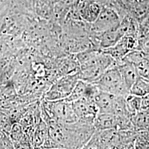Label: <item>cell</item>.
I'll use <instances>...</instances> for the list:
<instances>
[{
    "label": "cell",
    "mask_w": 149,
    "mask_h": 149,
    "mask_svg": "<svg viewBox=\"0 0 149 149\" xmlns=\"http://www.w3.org/2000/svg\"><path fill=\"white\" fill-rule=\"evenodd\" d=\"M93 84L100 90L115 96L125 98L130 93V90L125 85L116 63L107 70Z\"/></svg>",
    "instance_id": "cell-1"
},
{
    "label": "cell",
    "mask_w": 149,
    "mask_h": 149,
    "mask_svg": "<svg viewBox=\"0 0 149 149\" xmlns=\"http://www.w3.org/2000/svg\"><path fill=\"white\" fill-rule=\"evenodd\" d=\"M79 80V72L63 76L56 81L47 92L45 100L53 101L66 98L69 96Z\"/></svg>",
    "instance_id": "cell-2"
},
{
    "label": "cell",
    "mask_w": 149,
    "mask_h": 149,
    "mask_svg": "<svg viewBox=\"0 0 149 149\" xmlns=\"http://www.w3.org/2000/svg\"><path fill=\"white\" fill-rule=\"evenodd\" d=\"M117 10L114 8L102 6L96 21L91 24L90 32H102L117 27L122 20Z\"/></svg>",
    "instance_id": "cell-3"
},
{
    "label": "cell",
    "mask_w": 149,
    "mask_h": 149,
    "mask_svg": "<svg viewBox=\"0 0 149 149\" xmlns=\"http://www.w3.org/2000/svg\"><path fill=\"white\" fill-rule=\"evenodd\" d=\"M74 113L79 119H84L94 122L98 109L93 100L82 97L71 102Z\"/></svg>",
    "instance_id": "cell-4"
},
{
    "label": "cell",
    "mask_w": 149,
    "mask_h": 149,
    "mask_svg": "<svg viewBox=\"0 0 149 149\" xmlns=\"http://www.w3.org/2000/svg\"><path fill=\"white\" fill-rule=\"evenodd\" d=\"M102 7L96 0H81L77 6V11L83 21L91 24L99 16Z\"/></svg>",
    "instance_id": "cell-5"
},
{
    "label": "cell",
    "mask_w": 149,
    "mask_h": 149,
    "mask_svg": "<svg viewBox=\"0 0 149 149\" xmlns=\"http://www.w3.org/2000/svg\"><path fill=\"white\" fill-rule=\"evenodd\" d=\"M116 97L100 90L98 91L94 98L98 113L114 114Z\"/></svg>",
    "instance_id": "cell-6"
},
{
    "label": "cell",
    "mask_w": 149,
    "mask_h": 149,
    "mask_svg": "<svg viewBox=\"0 0 149 149\" xmlns=\"http://www.w3.org/2000/svg\"><path fill=\"white\" fill-rule=\"evenodd\" d=\"M116 64L125 85L130 90L134 83L139 77L136 67L133 64L123 60L116 62Z\"/></svg>",
    "instance_id": "cell-7"
},
{
    "label": "cell",
    "mask_w": 149,
    "mask_h": 149,
    "mask_svg": "<svg viewBox=\"0 0 149 149\" xmlns=\"http://www.w3.org/2000/svg\"><path fill=\"white\" fill-rule=\"evenodd\" d=\"M96 130L117 129V116L112 113H98L93 122Z\"/></svg>",
    "instance_id": "cell-8"
},
{
    "label": "cell",
    "mask_w": 149,
    "mask_h": 149,
    "mask_svg": "<svg viewBox=\"0 0 149 149\" xmlns=\"http://www.w3.org/2000/svg\"><path fill=\"white\" fill-rule=\"evenodd\" d=\"M134 128L136 131L149 130V113L146 110H140L131 118Z\"/></svg>",
    "instance_id": "cell-9"
},
{
    "label": "cell",
    "mask_w": 149,
    "mask_h": 149,
    "mask_svg": "<svg viewBox=\"0 0 149 149\" xmlns=\"http://www.w3.org/2000/svg\"><path fill=\"white\" fill-rule=\"evenodd\" d=\"M130 93L141 97L149 94V79L139 76L131 87Z\"/></svg>",
    "instance_id": "cell-10"
},
{
    "label": "cell",
    "mask_w": 149,
    "mask_h": 149,
    "mask_svg": "<svg viewBox=\"0 0 149 149\" xmlns=\"http://www.w3.org/2000/svg\"><path fill=\"white\" fill-rule=\"evenodd\" d=\"M88 82L82 80H79L74 86L69 96L65 98V101L69 102L76 101L82 97H85L87 93Z\"/></svg>",
    "instance_id": "cell-11"
},
{
    "label": "cell",
    "mask_w": 149,
    "mask_h": 149,
    "mask_svg": "<svg viewBox=\"0 0 149 149\" xmlns=\"http://www.w3.org/2000/svg\"><path fill=\"white\" fill-rule=\"evenodd\" d=\"M48 136V128L44 122H40L33 136V142L35 147L43 145Z\"/></svg>",
    "instance_id": "cell-12"
},
{
    "label": "cell",
    "mask_w": 149,
    "mask_h": 149,
    "mask_svg": "<svg viewBox=\"0 0 149 149\" xmlns=\"http://www.w3.org/2000/svg\"><path fill=\"white\" fill-rule=\"evenodd\" d=\"M125 101L128 109L132 116L141 110V97L129 93L125 97Z\"/></svg>",
    "instance_id": "cell-13"
},
{
    "label": "cell",
    "mask_w": 149,
    "mask_h": 149,
    "mask_svg": "<svg viewBox=\"0 0 149 149\" xmlns=\"http://www.w3.org/2000/svg\"><path fill=\"white\" fill-rule=\"evenodd\" d=\"M149 149V130L137 131L134 149Z\"/></svg>",
    "instance_id": "cell-14"
},
{
    "label": "cell",
    "mask_w": 149,
    "mask_h": 149,
    "mask_svg": "<svg viewBox=\"0 0 149 149\" xmlns=\"http://www.w3.org/2000/svg\"><path fill=\"white\" fill-rule=\"evenodd\" d=\"M13 123L7 113L0 110V126L3 132L9 135Z\"/></svg>",
    "instance_id": "cell-15"
},
{
    "label": "cell",
    "mask_w": 149,
    "mask_h": 149,
    "mask_svg": "<svg viewBox=\"0 0 149 149\" xmlns=\"http://www.w3.org/2000/svg\"><path fill=\"white\" fill-rule=\"evenodd\" d=\"M139 76L149 79V59L145 58L135 65Z\"/></svg>",
    "instance_id": "cell-16"
},
{
    "label": "cell",
    "mask_w": 149,
    "mask_h": 149,
    "mask_svg": "<svg viewBox=\"0 0 149 149\" xmlns=\"http://www.w3.org/2000/svg\"><path fill=\"white\" fill-rule=\"evenodd\" d=\"M149 108V94L141 97V110H146Z\"/></svg>",
    "instance_id": "cell-17"
},
{
    "label": "cell",
    "mask_w": 149,
    "mask_h": 149,
    "mask_svg": "<svg viewBox=\"0 0 149 149\" xmlns=\"http://www.w3.org/2000/svg\"><path fill=\"white\" fill-rule=\"evenodd\" d=\"M2 35V31H1V30L0 29V36Z\"/></svg>",
    "instance_id": "cell-18"
},
{
    "label": "cell",
    "mask_w": 149,
    "mask_h": 149,
    "mask_svg": "<svg viewBox=\"0 0 149 149\" xmlns=\"http://www.w3.org/2000/svg\"><path fill=\"white\" fill-rule=\"evenodd\" d=\"M1 132H2V129L1 128V126H0V133H1Z\"/></svg>",
    "instance_id": "cell-19"
}]
</instances>
